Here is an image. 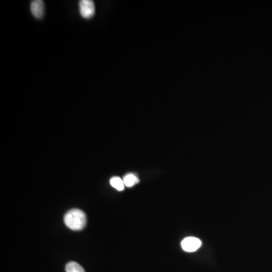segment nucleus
Returning <instances> with one entry per match:
<instances>
[{"mask_svg":"<svg viewBox=\"0 0 272 272\" xmlns=\"http://www.w3.org/2000/svg\"><path fill=\"white\" fill-rule=\"evenodd\" d=\"M65 225L73 231H79L86 226L87 219L84 212L78 209H73L68 211L65 215Z\"/></svg>","mask_w":272,"mask_h":272,"instance_id":"f257e3e1","label":"nucleus"},{"mask_svg":"<svg viewBox=\"0 0 272 272\" xmlns=\"http://www.w3.org/2000/svg\"><path fill=\"white\" fill-rule=\"evenodd\" d=\"M79 12L83 18L89 19L96 12L95 3L92 0H81L79 2Z\"/></svg>","mask_w":272,"mask_h":272,"instance_id":"f03ea898","label":"nucleus"},{"mask_svg":"<svg viewBox=\"0 0 272 272\" xmlns=\"http://www.w3.org/2000/svg\"><path fill=\"white\" fill-rule=\"evenodd\" d=\"M181 247L185 252L193 253V252L197 251L201 247L202 242L200 239L195 238V237H188L181 241Z\"/></svg>","mask_w":272,"mask_h":272,"instance_id":"7ed1b4c3","label":"nucleus"},{"mask_svg":"<svg viewBox=\"0 0 272 272\" xmlns=\"http://www.w3.org/2000/svg\"><path fill=\"white\" fill-rule=\"evenodd\" d=\"M32 15L37 19H41L45 13V4L42 0H34L31 4Z\"/></svg>","mask_w":272,"mask_h":272,"instance_id":"20e7f679","label":"nucleus"},{"mask_svg":"<svg viewBox=\"0 0 272 272\" xmlns=\"http://www.w3.org/2000/svg\"><path fill=\"white\" fill-rule=\"evenodd\" d=\"M123 181H124L126 186L130 188V187L134 186L136 184H138L139 182V179L134 174L129 173L125 175L124 178H123Z\"/></svg>","mask_w":272,"mask_h":272,"instance_id":"39448f33","label":"nucleus"},{"mask_svg":"<svg viewBox=\"0 0 272 272\" xmlns=\"http://www.w3.org/2000/svg\"><path fill=\"white\" fill-rule=\"evenodd\" d=\"M110 183L113 188L120 191H123L125 186H126L123 179L120 178V177H113V178H110Z\"/></svg>","mask_w":272,"mask_h":272,"instance_id":"423d86ee","label":"nucleus"},{"mask_svg":"<svg viewBox=\"0 0 272 272\" xmlns=\"http://www.w3.org/2000/svg\"><path fill=\"white\" fill-rule=\"evenodd\" d=\"M65 270H66V272H85L83 268L75 262H70V263H68Z\"/></svg>","mask_w":272,"mask_h":272,"instance_id":"0eeeda50","label":"nucleus"}]
</instances>
